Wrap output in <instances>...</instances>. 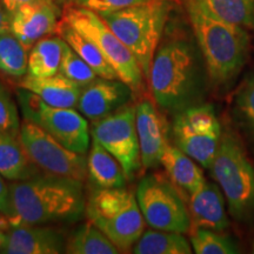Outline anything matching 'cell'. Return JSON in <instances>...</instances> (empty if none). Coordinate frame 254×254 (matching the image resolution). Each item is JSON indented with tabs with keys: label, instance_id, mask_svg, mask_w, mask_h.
<instances>
[{
	"label": "cell",
	"instance_id": "cell-1",
	"mask_svg": "<svg viewBox=\"0 0 254 254\" xmlns=\"http://www.w3.org/2000/svg\"><path fill=\"white\" fill-rule=\"evenodd\" d=\"M207 78L200 50L184 39H172L155 52L148 80L159 107L178 113L201 104Z\"/></svg>",
	"mask_w": 254,
	"mask_h": 254
},
{
	"label": "cell",
	"instance_id": "cell-2",
	"mask_svg": "<svg viewBox=\"0 0 254 254\" xmlns=\"http://www.w3.org/2000/svg\"><path fill=\"white\" fill-rule=\"evenodd\" d=\"M8 186L13 208L11 226L71 222L86 211L80 180L40 174Z\"/></svg>",
	"mask_w": 254,
	"mask_h": 254
},
{
	"label": "cell",
	"instance_id": "cell-3",
	"mask_svg": "<svg viewBox=\"0 0 254 254\" xmlns=\"http://www.w3.org/2000/svg\"><path fill=\"white\" fill-rule=\"evenodd\" d=\"M186 7L208 79L214 86H227L249 58L250 36L246 28L211 17L192 0H186Z\"/></svg>",
	"mask_w": 254,
	"mask_h": 254
},
{
	"label": "cell",
	"instance_id": "cell-4",
	"mask_svg": "<svg viewBox=\"0 0 254 254\" xmlns=\"http://www.w3.org/2000/svg\"><path fill=\"white\" fill-rule=\"evenodd\" d=\"M166 0H150L113 12L98 13L124 45L131 51L148 79L168 14Z\"/></svg>",
	"mask_w": 254,
	"mask_h": 254
},
{
	"label": "cell",
	"instance_id": "cell-5",
	"mask_svg": "<svg viewBox=\"0 0 254 254\" xmlns=\"http://www.w3.org/2000/svg\"><path fill=\"white\" fill-rule=\"evenodd\" d=\"M85 212L88 220L103 231L120 251L133 247L145 231L146 221L136 195L124 187H98L88 199Z\"/></svg>",
	"mask_w": 254,
	"mask_h": 254
},
{
	"label": "cell",
	"instance_id": "cell-6",
	"mask_svg": "<svg viewBox=\"0 0 254 254\" xmlns=\"http://www.w3.org/2000/svg\"><path fill=\"white\" fill-rule=\"evenodd\" d=\"M211 171L225 193L230 213L240 222L252 220L254 218V168L240 140L232 132L221 135Z\"/></svg>",
	"mask_w": 254,
	"mask_h": 254
},
{
	"label": "cell",
	"instance_id": "cell-7",
	"mask_svg": "<svg viewBox=\"0 0 254 254\" xmlns=\"http://www.w3.org/2000/svg\"><path fill=\"white\" fill-rule=\"evenodd\" d=\"M63 21L92 41L111 64L120 80L126 82L133 92L141 90L144 73L140 66L131 51L124 45L97 12L79 5H71L64 11Z\"/></svg>",
	"mask_w": 254,
	"mask_h": 254
},
{
	"label": "cell",
	"instance_id": "cell-8",
	"mask_svg": "<svg viewBox=\"0 0 254 254\" xmlns=\"http://www.w3.org/2000/svg\"><path fill=\"white\" fill-rule=\"evenodd\" d=\"M135 195L142 217L154 230L184 234L192 227L190 209L179 190L166 178L157 174L144 177Z\"/></svg>",
	"mask_w": 254,
	"mask_h": 254
},
{
	"label": "cell",
	"instance_id": "cell-9",
	"mask_svg": "<svg viewBox=\"0 0 254 254\" xmlns=\"http://www.w3.org/2000/svg\"><path fill=\"white\" fill-rule=\"evenodd\" d=\"M172 131L177 147L205 168H211L221 140V126L211 104H198L176 113Z\"/></svg>",
	"mask_w": 254,
	"mask_h": 254
},
{
	"label": "cell",
	"instance_id": "cell-10",
	"mask_svg": "<svg viewBox=\"0 0 254 254\" xmlns=\"http://www.w3.org/2000/svg\"><path fill=\"white\" fill-rule=\"evenodd\" d=\"M19 136L28 155L43 172L80 182L86 179V155L66 148L41 126L24 119Z\"/></svg>",
	"mask_w": 254,
	"mask_h": 254
},
{
	"label": "cell",
	"instance_id": "cell-11",
	"mask_svg": "<svg viewBox=\"0 0 254 254\" xmlns=\"http://www.w3.org/2000/svg\"><path fill=\"white\" fill-rule=\"evenodd\" d=\"M92 136L117 158L127 179L142 166L140 145L135 126V106H124L110 116L95 120Z\"/></svg>",
	"mask_w": 254,
	"mask_h": 254
},
{
	"label": "cell",
	"instance_id": "cell-12",
	"mask_svg": "<svg viewBox=\"0 0 254 254\" xmlns=\"http://www.w3.org/2000/svg\"><path fill=\"white\" fill-rule=\"evenodd\" d=\"M132 93V88L120 79L98 77L82 88L77 109L82 116L95 122L126 106Z\"/></svg>",
	"mask_w": 254,
	"mask_h": 254
},
{
	"label": "cell",
	"instance_id": "cell-13",
	"mask_svg": "<svg viewBox=\"0 0 254 254\" xmlns=\"http://www.w3.org/2000/svg\"><path fill=\"white\" fill-rule=\"evenodd\" d=\"M66 244L62 232L46 225L11 226L0 253L4 254H59L66 253Z\"/></svg>",
	"mask_w": 254,
	"mask_h": 254
},
{
	"label": "cell",
	"instance_id": "cell-14",
	"mask_svg": "<svg viewBox=\"0 0 254 254\" xmlns=\"http://www.w3.org/2000/svg\"><path fill=\"white\" fill-rule=\"evenodd\" d=\"M11 15V33L26 50H31L37 41L58 31L60 11L55 1L21 6Z\"/></svg>",
	"mask_w": 254,
	"mask_h": 254
},
{
	"label": "cell",
	"instance_id": "cell-15",
	"mask_svg": "<svg viewBox=\"0 0 254 254\" xmlns=\"http://www.w3.org/2000/svg\"><path fill=\"white\" fill-rule=\"evenodd\" d=\"M38 125L68 150L79 154L87 153L91 142L90 127L87 120L75 110L47 105Z\"/></svg>",
	"mask_w": 254,
	"mask_h": 254
},
{
	"label": "cell",
	"instance_id": "cell-16",
	"mask_svg": "<svg viewBox=\"0 0 254 254\" xmlns=\"http://www.w3.org/2000/svg\"><path fill=\"white\" fill-rule=\"evenodd\" d=\"M135 126L142 166H158L168 144L163 117L151 101L144 100L135 106Z\"/></svg>",
	"mask_w": 254,
	"mask_h": 254
},
{
	"label": "cell",
	"instance_id": "cell-17",
	"mask_svg": "<svg viewBox=\"0 0 254 254\" xmlns=\"http://www.w3.org/2000/svg\"><path fill=\"white\" fill-rule=\"evenodd\" d=\"M190 214L193 230L205 228L222 232L230 226L225 200L218 185L205 182L196 192L190 194Z\"/></svg>",
	"mask_w": 254,
	"mask_h": 254
},
{
	"label": "cell",
	"instance_id": "cell-18",
	"mask_svg": "<svg viewBox=\"0 0 254 254\" xmlns=\"http://www.w3.org/2000/svg\"><path fill=\"white\" fill-rule=\"evenodd\" d=\"M20 87L34 92L49 106L57 109H75L82 91V87L77 82L60 72L52 77L44 78L27 74L20 82Z\"/></svg>",
	"mask_w": 254,
	"mask_h": 254
},
{
	"label": "cell",
	"instance_id": "cell-19",
	"mask_svg": "<svg viewBox=\"0 0 254 254\" xmlns=\"http://www.w3.org/2000/svg\"><path fill=\"white\" fill-rule=\"evenodd\" d=\"M0 174L11 182L31 179L43 174L28 155L19 135L0 133Z\"/></svg>",
	"mask_w": 254,
	"mask_h": 254
},
{
	"label": "cell",
	"instance_id": "cell-20",
	"mask_svg": "<svg viewBox=\"0 0 254 254\" xmlns=\"http://www.w3.org/2000/svg\"><path fill=\"white\" fill-rule=\"evenodd\" d=\"M87 177L99 189L124 187L127 180L126 174L117 158L93 136L87 157Z\"/></svg>",
	"mask_w": 254,
	"mask_h": 254
},
{
	"label": "cell",
	"instance_id": "cell-21",
	"mask_svg": "<svg viewBox=\"0 0 254 254\" xmlns=\"http://www.w3.org/2000/svg\"><path fill=\"white\" fill-rule=\"evenodd\" d=\"M194 161V159L187 155L179 147L167 145L160 164L177 186L193 194L205 183L202 171Z\"/></svg>",
	"mask_w": 254,
	"mask_h": 254
},
{
	"label": "cell",
	"instance_id": "cell-22",
	"mask_svg": "<svg viewBox=\"0 0 254 254\" xmlns=\"http://www.w3.org/2000/svg\"><path fill=\"white\" fill-rule=\"evenodd\" d=\"M65 43L58 37L43 38L37 41L28 55L27 74L44 78L59 73Z\"/></svg>",
	"mask_w": 254,
	"mask_h": 254
},
{
	"label": "cell",
	"instance_id": "cell-23",
	"mask_svg": "<svg viewBox=\"0 0 254 254\" xmlns=\"http://www.w3.org/2000/svg\"><path fill=\"white\" fill-rule=\"evenodd\" d=\"M57 32L62 34L63 39L93 69L98 77L106 79H119L117 72L114 71L111 64L105 59L103 53L87 38H85L82 34L79 33L78 31H75L74 28L63 20L60 21Z\"/></svg>",
	"mask_w": 254,
	"mask_h": 254
},
{
	"label": "cell",
	"instance_id": "cell-24",
	"mask_svg": "<svg viewBox=\"0 0 254 254\" xmlns=\"http://www.w3.org/2000/svg\"><path fill=\"white\" fill-rule=\"evenodd\" d=\"M205 13L225 23L254 30V0H192Z\"/></svg>",
	"mask_w": 254,
	"mask_h": 254
},
{
	"label": "cell",
	"instance_id": "cell-25",
	"mask_svg": "<svg viewBox=\"0 0 254 254\" xmlns=\"http://www.w3.org/2000/svg\"><path fill=\"white\" fill-rule=\"evenodd\" d=\"M134 254H190L192 245L183 233L167 231H146L133 245Z\"/></svg>",
	"mask_w": 254,
	"mask_h": 254
},
{
	"label": "cell",
	"instance_id": "cell-26",
	"mask_svg": "<svg viewBox=\"0 0 254 254\" xmlns=\"http://www.w3.org/2000/svg\"><path fill=\"white\" fill-rule=\"evenodd\" d=\"M120 250L92 222H86L73 232L66 244V253L118 254Z\"/></svg>",
	"mask_w": 254,
	"mask_h": 254
},
{
	"label": "cell",
	"instance_id": "cell-27",
	"mask_svg": "<svg viewBox=\"0 0 254 254\" xmlns=\"http://www.w3.org/2000/svg\"><path fill=\"white\" fill-rule=\"evenodd\" d=\"M27 50L12 33L0 34V71L11 77L27 73Z\"/></svg>",
	"mask_w": 254,
	"mask_h": 254
},
{
	"label": "cell",
	"instance_id": "cell-28",
	"mask_svg": "<svg viewBox=\"0 0 254 254\" xmlns=\"http://www.w3.org/2000/svg\"><path fill=\"white\" fill-rule=\"evenodd\" d=\"M190 241L192 250L196 254H237L240 252L233 238L205 228L193 230Z\"/></svg>",
	"mask_w": 254,
	"mask_h": 254
},
{
	"label": "cell",
	"instance_id": "cell-29",
	"mask_svg": "<svg viewBox=\"0 0 254 254\" xmlns=\"http://www.w3.org/2000/svg\"><path fill=\"white\" fill-rule=\"evenodd\" d=\"M233 110L243 128L254 138V73L247 75L238 88Z\"/></svg>",
	"mask_w": 254,
	"mask_h": 254
},
{
	"label": "cell",
	"instance_id": "cell-30",
	"mask_svg": "<svg viewBox=\"0 0 254 254\" xmlns=\"http://www.w3.org/2000/svg\"><path fill=\"white\" fill-rule=\"evenodd\" d=\"M59 72L71 79L72 81L77 82L82 88L98 78L93 69L78 56V53L67 43H65V47H64V55Z\"/></svg>",
	"mask_w": 254,
	"mask_h": 254
},
{
	"label": "cell",
	"instance_id": "cell-31",
	"mask_svg": "<svg viewBox=\"0 0 254 254\" xmlns=\"http://www.w3.org/2000/svg\"><path fill=\"white\" fill-rule=\"evenodd\" d=\"M20 125L17 105L4 85L0 82V133L19 135Z\"/></svg>",
	"mask_w": 254,
	"mask_h": 254
},
{
	"label": "cell",
	"instance_id": "cell-32",
	"mask_svg": "<svg viewBox=\"0 0 254 254\" xmlns=\"http://www.w3.org/2000/svg\"><path fill=\"white\" fill-rule=\"evenodd\" d=\"M17 95L24 119L38 125L47 104L37 93L23 87L19 88Z\"/></svg>",
	"mask_w": 254,
	"mask_h": 254
},
{
	"label": "cell",
	"instance_id": "cell-33",
	"mask_svg": "<svg viewBox=\"0 0 254 254\" xmlns=\"http://www.w3.org/2000/svg\"><path fill=\"white\" fill-rule=\"evenodd\" d=\"M146 1H150V0H75L77 5L97 12V13L119 11V9L131 7V6L142 4Z\"/></svg>",
	"mask_w": 254,
	"mask_h": 254
},
{
	"label": "cell",
	"instance_id": "cell-34",
	"mask_svg": "<svg viewBox=\"0 0 254 254\" xmlns=\"http://www.w3.org/2000/svg\"><path fill=\"white\" fill-rule=\"evenodd\" d=\"M1 174H0V212L4 213L8 218L11 222L13 218V208H12L11 201V193H9V186L2 179Z\"/></svg>",
	"mask_w": 254,
	"mask_h": 254
},
{
	"label": "cell",
	"instance_id": "cell-35",
	"mask_svg": "<svg viewBox=\"0 0 254 254\" xmlns=\"http://www.w3.org/2000/svg\"><path fill=\"white\" fill-rule=\"evenodd\" d=\"M53 0H0V5L5 8V11L8 14H12L13 12L20 8L21 6L28 4H40V2H49Z\"/></svg>",
	"mask_w": 254,
	"mask_h": 254
},
{
	"label": "cell",
	"instance_id": "cell-36",
	"mask_svg": "<svg viewBox=\"0 0 254 254\" xmlns=\"http://www.w3.org/2000/svg\"><path fill=\"white\" fill-rule=\"evenodd\" d=\"M9 21H11V15L5 11V8L0 5V34L11 33V27H9Z\"/></svg>",
	"mask_w": 254,
	"mask_h": 254
},
{
	"label": "cell",
	"instance_id": "cell-37",
	"mask_svg": "<svg viewBox=\"0 0 254 254\" xmlns=\"http://www.w3.org/2000/svg\"><path fill=\"white\" fill-rule=\"evenodd\" d=\"M9 227H11V222H9L8 218L4 213L0 212V230L7 231L9 230Z\"/></svg>",
	"mask_w": 254,
	"mask_h": 254
},
{
	"label": "cell",
	"instance_id": "cell-38",
	"mask_svg": "<svg viewBox=\"0 0 254 254\" xmlns=\"http://www.w3.org/2000/svg\"><path fill=\"white\" fill-rule=\"evenodd\" d=\"M5 238H6V231H2V230H0V249H1L2 244H4V241H5Z\"/></svg>",
	"mask_w": 254,
	"mask_h": 254
},
{
	"label": "cell",
	"instance_id": "cell-39",
	"mask_svg": "<svg viewBox=\"0 0 254 254\" xmlns=\"http://www.w3.org/2000/svg\"><path fill=\"white\" fill-rule=\"evenodd\" d=\"M53 1H57V2H63V1H66V0H53Z\"/></svg>",
	"mask_w": 254,
	"mask_h": 254
},
{
	"label": "cell",
	"instance_id": "cell-40",
	"mask_svg": "<svg viewBox=\"0 0 254 254\" xmlns=\"http://www.w3.org/2000/svg\"><path fill=\"white\" fill-rule=\"evenodd\" d=\"M252 253H254V243H253V245H252Z\"/></svg>",
	"mask_w": 254,
	"mask_h": 254
}]
</instances>
